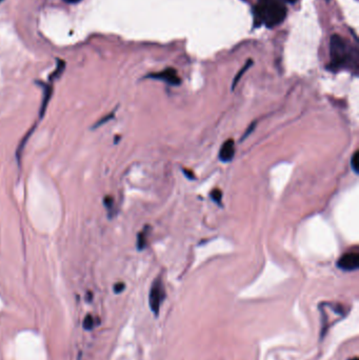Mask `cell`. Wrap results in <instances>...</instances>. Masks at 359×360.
I'll return each instance as SVG.
<instances>
[{
    "label": "cell",
    "instance_id": "1",
    "mask_svg": "<svg viewBox=\"0 0 359 360\" xmlns=\"http://www.w3.org/2000/svg\"><path fill=\"white\" fill-rule=\"evenodd\" d=\"M253 13L255 26L265 24L268 28H274L284 20L287 8L284 0H259Z\"/></svg>",
    "mask_w": 359,
    "mask_h": 360
},
{
    "label": "cell",
    "instance_id": "2",
    "mask_svg": "<svg viewBox=\"0 0 359 360\" xmlns=\"http://www.w3.org/2000/svg\"><path fill=\"white\" fill-rule=\"evenodd\" d=\"M330 55L331 62L329 69L332 71H338L351 63L357 68V54H352V50L348 45V42L339 35H333L330 42Z\"/></svg>",
    "mask_w": 359,
    "mask_h": 360
},
{
    "label": "cell",
    "instance_id": "3",
    "mask_svg": "<svg viewBox=\"0 0 359 360\" xmlns=\"http://www.w3.org/2000/svg\"><path fill=\"white\" fill-rule=\"evenodd\" d=\"M165 299V290L162 282L161 277H157L152 283L150 294H149V304L151 311L153 312L155 317L159 316V311H160L161 304Z\"/></svg>",
    "mask_w": 359,
    "mask_h": 360
},
{
    "label": "cell",
    "instance_id": "4",
    "mask_svg": "<svg viewBox=\"0 0 359 360\" xmlns=\"http://www.w3.org/2000/svg\"><path fill=\"white\" fill-rule=\"evenodd\" d=\"M337 266L344 272H353L359 268V254L357 252H348L338 259Z\"/></svg>",
    "mask_w": 359,
    "mask_h": 360
},
{
    "label": "cell",
    "instance_id": "5",
    "mask_svg": "<svg viewBox=\"0 0 359 360\" xmlns=\"http://www.w3.org/2000/svg\"><path fill=\"white\" fill-rule=\"evenodd\" d=\"M149 78L152 79H158V80H162V81L167 82L171 85H179L181 82V79L179 78L176 70L174 69H165L162 72L159 73H154V74H150L148 75Z\"/></svg>",
    "mask_w": 359,
    "mask_h": 360
},
{
    "label": "cell",
    "instance_id": "6",
    "mask_svg": "<svg viewBox=\"0 0 359 360\" xmlns=\"http://www.w3.org/2000/svg\"><path fill=\"white\" fill-rule=\"evenodd\" d=\"M235 155V143L233 139H228L221 145L220 151H219V160L221 162H230Z\"/></svg>",
    "mask_w": 359,
    "mask_h": 360
},
{
    "label": "cell",
    "instance_id": "7",
    "mask_svg": "<svg viewBox=\"0 0 359 360\" xmlns=\"http://www.w3.org/2000/svg\"><path fill=\"white\" fill-rule=\"evenodd\" d=\"M38 84L41 85L43 90V95H42V101L40 104V109H39V120H41L44 117L46 108H48L50 100L53 95V82L49 83H42V82H37Z\"/></svg>",
    "mask_w": 359,
    "mask_h": 360
},
{
    "label": "cell",
    "instance_id": "8",
    "mask_svg": "<svg viewBox=\"0 0 359 360\" xmlns=\"http://www.w3.org/2000/svg\"><path fill=\"white\" fill-rule=\"evenodd\" d=\"M150 226L145 225L141 232L138 233L137 235V249L138 251H142L145 249V246L148 244V234Z\"/></svg>",
    "mask_w": 359,
    "mask_h": 360
},
{
    "label": "cell",
    "instance_id": "9",
    "mask_svg": "<svg viewBox=\"0 0 359 360\" xmlns=\"http://www.w3.org/2000/svg\"><path fill=\"white\" fill-rule=\"evenodd\" d=\"M64 68H65V63H64L63 60L58 59L57 60V66H56L55 71L51 74V76L49 78V82H53L54 80H56V79H58L59 77H60L61 74L63 73V71H64Z\"/></svg>",
    "mask_w": 359,
    "mask_h": 360
},
{
    "label": "cell",
    "instance_id": "10",
    "mask_svg": "<svg viewBox=\"0 0 359 360\" xmlns=\"http://www.w3.org/2000/svg\"><path fill=\"white\" fill-rule=\"evenodd\" d=\"M103 204L105 206V209L108 210L110 218H112L113 217V214H114V211H113V209H114V206H115V200H114V198H113L110 195L105 196L103 198Z\"/></svg>",
    "mask_w": 359,
    "mask_h": 360
},
{
    "label": "cell",
    "instance_id": "11",
    "mask_svg": "<svg viewBox=\"0 0 359 360\" xmlns=\"http://www.w3.org/2000/svg\"><path fill=\"white\" fill-rule=\"evenodd\" d=\"M252 63H253V61H252V60H248L247 63H245V64H244V66L242 68V70H240V72H239L238 74L236 75V77H235V79H234V81H233V84H232V90H234V89H235L236 84L238 83L239 80H240V78H241V77H242V75L244 74V72L247 71V70L250 68V66L252 65Z\"/></svg>",
    "mask_w": 359,
    "mask_h": 360
},
{
    "label": "cell",
    "instance_id": "12",
    "mask_svg": "<svg viewBox=\"0 0 359 360\" xmlns=\"http://www.w3.org/2000/svg\"><path fill=\"white\" fill-rule=\"evenodd\" d=\"M210 196H211V199L213 200V201L216 202L218 205H221V199H222V192L215 188L213 189L210 193Z\"/></svg>",
    "mask_w": 359,
    "mask_h": 360
},
{
    "label": "cell",
    "instance_id": "13",
    "mask_svg": "<svg viewBox=\"0 0 359 360\" xmlns=\"http://www.w3.org/2000/svg\"><path fill=\"white\" fill-rule=\"evenodd\" d=\"M83 329L84 330H88V331H90V330H92V329H94V326H95V319H94V317H93L92 315H86L85 317H84V320H83Z\"/></svg>",
    "mask_w": 359,
    "mask_h": 360
},
{
    "label": "cell",
    "instance_id": "14",
    "mask_svg": "<svg viewBox=\"0 0 359 360\" xmlns=\"http://www.w3.org/2000/svg\"><path fill=\"white\" fill-rule=\"evenodd\" d=\"M114 116H115V111H113V112H111V113H110V114L105 115L104 117H102V118L99 119L98 121H97L94 125H93V129H97V128H99V126H101L102 124H104V123H106L108 121H110L111 119L114 118Z\"/></svg>",
    "mask_w": 359,
    "mask_h": 360
},
{
    "label": "cell",
    "instance_id": "15",
    "mask_svg": "<svg viewBox=\"0 0 359 360\" xmlns=\"http://www.w3.org/2000/svg\"><path fill=\"white\" fill-rule=\"evenodd\" d=\"M351 168L352 170L354 171L355 174H358L359 173V154H358V151H356L353 156H352L351 158Z\"/></svg>",
    "mask_w": 359,
    "mask_h": 360
},
{
    "label": "cell",
    "instance_id": "16",
    "mask_svg": "<svg viewBox=\"0 0 359 360\" xmlns=\"http://www.w3.org/2000/svg\"><path fill=\"white\" fill-rule=\"evenodd\" d=\"M255 125H256V122H253V123H252V124L249 126V128L247 129V131L244 132V134H243L242 138L240 139V141H243V140H244L245 138H247V137L251 134L252 132H253V130H254V128H255Z\"/></svg>",
    "mask_w": 359,
    "mask_h": 360
},
{
    "label": "cell",
    "instance_id": "17",
    "mask_svg": "<svg viewBox=\"0 0 359 360\" xmlns=\"http://www.w3.org/2000/svg\"><path fill=\"white\" fill-rule=\"evenodd\" d=\"M125 289V284L123 282H117L114 285V292L116 294H120L121 292H123V290Z\"/></svg>",
    "mask_w": 359,
    "mask_h": 360
},
{
    "label": "cell",
    "instance_id": "18",
    "mask_svg": "<svg viewBox=\"0 0 359 360\" xmlns=\"http://www.w3.org/2000/svg\"><path fill=\"white\" fill-rule=\"evenodd\" d=\"M182 172H183V174L185 175V177H187L188 179H190V180L195 179V175H194V173H193V171L188 170V169H182Z\"/></svg>",
    "mask_w": 359,
    "mask_h": 360
},
{
    "label": "cell",
    "instance_id": "19",
    "mask_svg": "<svg viewBox=\"0 0 359 360\" xmlns=\"http://www.w3.org/2000/svg\"><path fill=\"white\" fill-rule=\"evenodd\" d=\"M64 1L69 3H77L79 1H81V0H64Z\"/></svg>",
    "mask_w": 359,
    "mask_h": 360
},
{
    "label": "cell",
    "instance_id": "20",
    "mask_svg": "<svg viewBox=\"0 0 359 360\" xmlns=\"http://www.w3.org/2000/svg\"><path fill=\"white\" fill-rule=\"evenodd\" d=\"M287 1L292 2V3H294V2H296V1H297V0H287Z\"/></svg>",
    "mask_w": 359,
    "mask_h": 360
},
{
    "label": "cell",
    "instance_id": "21",
    "mask_svg": "<svg viewBox=\"0 0 359 360\" xmlns=\"http://www.w3.org/2000/svg\"><path fill=\"white\" fill-rule=\"evenodd\" d=\"M348 360H358V358H357V357H353V358H350V359H348Z\"/></svg>",
    "mask_w": 359,
    "mask_h": 360
},
{
    "label": "cell",
    "instance_id": "22",
    "mask_svg": "<svg viewBox=\"0 0 359 360\" xmlns=\"http://www.w3.org/2000/svg\"><path fill=\"white\" fill-rule=\"evenodd\" d=\"M0 1H1V0H0Z\"/></svg>",
    "mask_w": 359,
    "mask_h": 360
}]
</instances>
